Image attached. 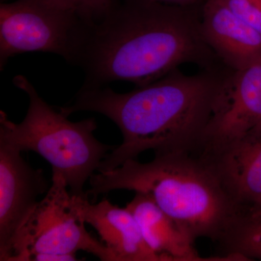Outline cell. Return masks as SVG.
I'll return each instance as SVG.
<instances>
[{"instance_id":"13","label":"cell","mask_w":261,"mask_h":261,"mask_svg":"<svg viewBox=\"0 0 261 261\" xmlns=\"http://www.w3.org/2000/svg\"><path fill=\"white\" fill-rule=\"evenodd\" d=\"M220 245L230 260H261V220L240 221Z\"/></svg>"},{"instance_id":"12","label":"cell","mask_w":261,"mask_h":261,"mask_svg":"<svg viewBox=\"0 0 261 261\" xmlns=\"http://www.w3.org/2000/svg\"><path fill=\"white\" fill-rule=\"evenodd\" d=\"M149 248L163 261L214 260L199 255L195 241L149 197L136 193L126 205Z\"/></svg>"},{"instance_id":"7","label":"cell","mask_w":261,"mask_h":261,"mask_svg":"<svg viewBox=\"0 0 261 261\" xmlns=\"http://www.w3.org/2000/svg\"><path fill=\"white\" fill-rule=\"evenodd\" d=\"M260 123L261 58L223 80L195 152H212Z\"/></svg>"},{"instance_id":"6","label":"cell","mask_w":261,"mask_h":261,"mask_svg":"<svg viewBox=\"0 0 261 261\" xmlns=\"http://www.w3.org/2000/svg\"><path fill=\"white\" fill-rule=\"evenodd\" d=\"M66 182L53 176L46 195L39 201L16 235L6 261H32L39 255H75L80 250L102 261H116L108 247L86 229L70 205Z\"/></svg>"},{"instance_id":"4","label":"cell","mask_w":261,"mask_h":261,"mask_svg":"<svg viewBox=\"0 0 261 261\" xmlns=\"http://www.w3.org/2000/svg\"><path fill=\"white\" fill-rule=\"evenodd\" d=\"M13 84L29 96L28 111L19 123L10 121L1 111L0 142L21 152H37L51 165L53 176L65 180L70 195L88 197L84 191L86 182L114 147L94 137V118L70 121L48 105L23 75L15 76Z\"/></svg>"},{"instance_id":"3","label":"cell","mask_w":261,"mask_h":261,"mask_svg":"<svg viewBox=\"0 0 261 261\" xmlns=\"http://www.w3.org/2000/svg\"><path fill=\"white\" fill-rule=\"evenodd\" d=\"M87 196L126 190L149 197L195 242L221 243L243 219V211L205 161L194 152L155 154L149 163L128 160L89 179Z\"/></svg>"},{"instance_id":"15","label":"cell","mask_w":261,"mask_h":261,"mask_svg":"<svg viewBox=\"0 0 261 261\" xmlns=\"http://www.w3.org/2000/svg\"><path fill=\"white\" fill-rule=\"evenodd\" d=\"M233 13L261 34V0H222Z\"/></svg>"},{"instance_id":"5","label":"cell","mask_w":261,"mask_h":261,"mask_svg":"<svg viewBox=\"0 0 261 261\" xmlns=\"http://www.w3.org/2000/svg\"><path fill=\"white\" fill-rule=\"evenodd\" d=\"M93 24L46 0L1 3V70L10 58L29 51L53 53L78 65Z\"/></svg>"},{"instance_id":"9","label":"cell","mask_w":261,"mask_h":261,"mask_svg":"<svg viewBox=\"0 0 261 261\" xmlns=\"http://www.w3.org/2000/svg\"><path fill=\"white\" fill-rule=\"evenodd\" d=\"M197 154L214 169L244 218L261 198V123L212 152Z\"/></svg>"},{"instance_id":"14","label":"cell","mask_w":261,"mask_h":261,"mask_svg":"<svg viewBox=\"0 0 261 261\" xmlns=\"http://www.w3.org/2000/svg\"><path fill=\"white\" fill-rule=\"evenodd\" d=\"M51 4L74 12L89 23H95L103 18L115 0H46Z\"/></svg>"},{"instance_id":"10","label":"cell","mask_w":261,"mask_h":261,"mask_svg":"<svg viewBox=\"0 0 261 261\" xmlns=\"http://www.w3.org/2000/svg\"><path fill=\"white\" fill-rule=\"evenodd\" d=\"M70 205L84 224L93 226L116 261H163L142 238L133 215L104 200L91 203L88 197L70 195Z\"/></svg>"},{"instance_id":"11","label":"cell","mask_w":261,"mask_h":261,"mask_svg":"<svg viewBox=\"0 0 261 261\" xmlns=\"http://www.w3.org/2000/svg\"><path fill=\"white\" fill-rule=\"evenodd\" d=\"M200 28L209 47L233 70L261 58V34L222 0H204Z\"/></svg>"},{"instance_id":"16","label":"cell","mask_w":261,"mask_h":261,"mask_svg":"<svg viewBox=\"0 0 261 261\" xmlns=\"http://www.w3.org/2000/svg\"><path fill=\"white\" fill-rule=\"evenodd\" d=\"M261 220V198L250 206L244 215L243 221H255Z\"/></svg>"},{"instance_id":"2","label":"cell","mask_w":261,"mask_h":261,"mask_svg":"<svg viewBox=\"0 0 261 261\" xmlns=\"http://www.w3.org/2000/svg\"><path fill=\"white\" fill-rule=\"evenodd\" d=\"M224 79L211 73L188 75L177 69L152 83L117 93L104 87H82L59 111L104 115L121 130L123 142L103 160L97 171H111L142 152H194L198 148Z\"/></svg>"},{"instance_id":"8","label":"cell","mask_w":261,"mask_h":261,"mask_svg":"<svg viewBox=\"0 0 261 261\" xmlns=\"http://www.w3.org/2000/svg\"><path fill=\"white\" fill-rule=\"evenodd\" d=\"M21 151L0 142V260L6 261L13 240L49 190L42 169L32 168Z\"/></svg>"},{"instance_id":"1","label":"cell","mask_w":261,"mask_h":261,"mask_svg":"<svg viewBox=\"0 0 261 261\" xmlns=\"http://www.w3.org/2000/svg\"><path fill=\"white\" fill-rule=\"evenodd\" d=\"M192 7L115 0L91 27L77 65L85 73L82 87H104L116 81L142 87L184 63L207 66L214 53Z\"/></svg>"},{"instance_id":"17","label":"cell","mask_w":261,"mask_h":261,"mask_svg":"<svg viewBox=\"0 0 261 261\" xmlns=\"http://www.w3.org/2000/svg\"><path fill=\"white\" fill-rule=\"evenodd\" d=\"M149 1L160 3V4L175 5V6L192 7L195 6L200 2H204V0H149Z\"/></svg>"}]
</instances>
